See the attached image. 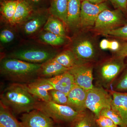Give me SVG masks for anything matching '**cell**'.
<instances>
[{
  "label": "cell",
  "mask_w": 127,
  "mask_h": 127,
  "mask_svg": "<svg viewBox=\"0 0 127 127\" xmlns=\"http://www.w3.org/2000/svg\"><path fill=\"white\" fill-rule=\"evenodd\" d=\"M0 103L13 114L28 112L35 109L37 99L29 92L25 84L12 83L0 94Z\"/></svg>",
  "instance_id": "6da1fadb"
},
{
  "label": "cell",
  "mask_w": 127,
  "mask_h": 127,
  "mask_svg": "<svg viewBox=\"0 0 127 127\" xmlns=\"http://www.w3.org/2000/svg\"><path fill=\"white\" fill-rule=\"evenodd\" d=\"M41 65L6 57L1 61L0 73L4 78L12 83L28 84L38 78Z\"/></svg>",
  "instance_id": "7a4b0ae2"
},
{
  "label": "cell",
  "mask_w": 127,
  "mask_h": 127,
  "mask_svg": "<svg viewBox=\"0 0 127 127\" xmlns=\"http://www.w3.org/2000/svg\"><path fill=\"white\" fill-rule=\"evenodd\" d=\"M125 58L113 57L97 64L94 73L96 86L110 90L115 80L126 68Z\"/></svg>",
  "instance_id": "3957f363"
},
{
  "label": "cell",
  "mask_w": 127,
  "mask_h": 127,
  "mask_svg": "<svg viewBox=\"0 0 127 127\" xmlns=\"http://www.w3.org/2000/svg\"><path fill=\"white\" fill-rule=\"evenodd\" d=\"M35 109H38L51 118L55 122L70 125L80 118L83 113H80L67 105L57 104L52 101H39Z\"/></svg>",
  "instance_id": "277c9868"
},
{
  "label": "cell",
  "mask_w": 127,
  "mask_h": 127,
  "mask_svg": "<svg viewBox=\"0 0 127 127\" xmlns=\"http://www.w3.org/2000/svg\"><path fill=\"white\" fill-rule=\"evenodd\" d=\"M112 99V95L107 90L95 85L87 91L86 107L97 118L102 109L111 108Z\"/></svg>",
  "instance_id": "5b68a950"
},
{
  "label": "cell",
  "mask_w": 127,
  "mask_h": 127,
  "mask_svg": "<svg viewBox=\"0 0 127 127\" xmlns=\"http://www.w3.org/2000/svg\"><path fill=\"white\" fill-rule=\"evenodd\" d=\"M58 53L56 51L40 47L20 48L10 53L6 57L34 64H42L53 59Z\"/></svg>",
  "instance_id": "8992f818"
},
{
  "label": "cell",
  "mask_w": 127,
  "mask_h": 127,
  "mask_svg": "<svg viewBox=\"0 0 127 127\" xmlns=\"http://www.w3.org/2000/svg\"><path fill=\"white\" fill-rule=\"evenodd\" d=\"M71 50L82 64L93 63L98 57L95 42L89 37L80 35L75 39Z\"/></svg>",
  "instance_id": "52a82bcc"
},
{
  "label": "cell",
  "mask_w": 127,
  "mask_h": 127,
  "mask_svg": "<svg viewBox=\"0 0 127 127\" xmlns=\"http://www.w3.org/2000/svg\"><path fill=\"white\" fill-rule=\"evenodd\" d=\"M122 11L118 9L114 10L106 9L98 16L94 28L100 34L114 30L127 24Z\"/></svg>",
  "instance_id": "ba28073f"
},
{
  "label": "cell",
  "mask_w": 127,
  "mask_h": 127,
  "mask_svg": "<svg viewBox=\"0 0 127 127\" xmlns=\"http://www.w3.org/2000/svg\"><path fill=\"white\" fill-rule=\"evenodd\" d=\"M108 9L106 2L94 4L87 0L83 1L81 4L80 27L87 28L93 26L99 14Z\"/></svg>",
  "instance_id": "9c48e42d"
},
{
  "label": "cell",
  "mask_w": 127,
  "mask_h": 127,
  "mask_svg": "<svg viewBox=\"0 0 127 127\" xmlns=\"http://www.w3.org/2000/svg\"><path fill=\"white\" fill-rule=\"evenodd\" d=\"M94 68L93 63L83 64L70 68L68 71L73 76L75 84L88 91L94 86Z\"/></svg>",
  "instance_id": "30bf717a"
},
{
  "label": "cell",
  "mask_w": 127,
  "mask_h": 127,
  "mask_svg": "<svg viewBox=\"0 0 127 127\" xmlns=\"http://www.w3.org/2000/svg\"><path fill=\"white\" fill-rule=\"evenodd\" d=\"M20 120L23 127H55L54 121L38 109L22 114Z\"/></svg>",
  "instance_id": "8fae6325"
},
{
  "label": "cell",
  "mask_w": 127,
  "mask_h": 127,
  "mask_svg": "<svg viewBox=\"0 0 127 127\" xmlns=\"http://www.w3.org/2000/svg\"><path fill=\"white\" fill-rule=\"evenodd\" d=\"M50 14L48 9L35 11L23 22L22 30L25 34L32 35L43 27Z\"/></svg>",
  "instance_id": "7c38bea8"
},
{
  "label": "cell",
  "mask_w": 127,
  "mask_h": 127,
  "mask_svg": "<svg viewBox=\"0 0 127 127\" xmlns=\"http://www.w3.org/2000/svg\"><path fill=\"white\" fill-rule=\"evenodd\" d=\"M31 94L40 101L44 102L51 101L49 91L54 89L45 78H37L33 82L25 84Z\"/></svg>",
  "instance_id": "4fadbf2b"
},
{
  "label": "cell",
  "mask_w": 127,
  "mask_h": 127,
  "mask_svg": "<svg viewBox=\"0 0 127 127\" xmlns=\"http://www.w3.org/2000/svg\"><path fill=\"white\" fill-rule=\"evenodd\" d=\"M87 95V91L75 84L67 94V106L80 113L85 112Z\"/></svg>",
  "instance_id": "5bb4252c"
},
{
  "label": "cell",
  "mask_w": 127,
  "mask_h": 127,
  "mask_svg": "<svg viewBox=\"0 0 127 127\" xmlns=\"http://www.w3.org/2000/svg\"><path fill=\"white\" fill-rule=\"evenodd\" d=\"M46 79L54 89L62 92L67 95L76 84L73 76L68 71L54 77Z\"/></svg>",
  "instance_id": "9a60e30c"
},
{
  "label": "cell",
  "mask_w": 127,
  "mask_h": 127,
  "mask_svg": "<svg viewBox=\"0 0 127 127\" xmlns=\"http://www.w3.org/2000/svg\"><path fill=\"white\" fill-rule=\"evenodd\" d=\"M112 96L111 109L118 114L127 127V93L107 90Z\"/></svg>",
  "instance_id": "2e32d148"
},
{
  "label": "cell",
  "mask_w": 127,
  "mask_h": 127,
  "mask_svg": "<svg viewBox=\"0 0 127 127\" xmlns=\"http://www.w3.org/2000/svg\"><path fill=\"white\" fill-rule=\"evenodd\" d=\"M69 70V68L63 66L52 59L41 64L37 73V77L50 78L64 73Z\"/></svg>",
  "instance_id": "e0dca14e"
},
{
  "label": "cell",
  "mask_w": 127,
  "mask_h": 127,
  "mask_svg": "<svg viewBox=\"0 0 127 127\" xmlns=\"http://www.w3.org/2000/svg\"><path fill=\"white\" fill-rule=\"evenodd\" d=\"M81 4L80 0H68L66 25L71 30L80 27Z\"/></svg>",
  "instance_id": "ac0fdd59"
},
{
  "label": "cell",
  "mask_w": 127,
  "mask_h": 127,
  "mask_svg": "<svg viewBox=\"0 0 127 127\" xmlns=\"http://www.w3.org/2000/svg\"><path fill=\"white\" fill-rule=\"evenodd\" d=\"M33 11L31 6L25 0H18L15 14L9 23L12 26L23 23Z\"/></svg>",
  "instance_id": "d6986e66"
},
{
  "label": "cell",
  "mask_w": 127,
  "mask_h": 127,
  "mask_svg": "<svg viewBox=\"0 0 127 127\" xmlns=\"http://www.w3.org/2000/svg\"><path fill=\"white\" fill-rule=\"evenodd\" d=\"M68 4V0H50L48 11L66 25Z\"/></svg>",
  "instance_id": "ffe728a7"
},
{
  "label": "cell",
  "mask_w": 127,
  "mask_h": 127,
  "mask_svg": "<svg viewBox=\"0 0 127 127\" xmlns=\"http://www.w3.org/2000/svg\"><path fill=\"white\" fill-rule=\"evenodd\" d=\"M56 61L68 68L83 64L78 60L71 50H66L58 53L53 58Z\"/></svg>",
  "instance_id": "44dd1931"
},
{
  "label": "cell",
  "mask_w": 127,
  "mask_h": 127,
  "mask_svg": "<svg viewBox=\"0 0 127 127\" xmlns=\"http://www.w3.org/2000/svg\"><path fill=\"white\" fill-rule=\"evenodd\" d=\"M43 30L62 36H66L63 22L55 16L50 15L43 27Z\"/></svg>",
  "instance_id": "7402d4cb"
},
{
  "label": "cell",
  "mask_w": 127,
  "mask_h": 127,
  "mask_svg": "<svg viewBox=\"0 0 127 127\" xmlns=\"http://www.w3.org/2000/svg\"><path fill=\"white\" fill-rule=\"evenodd\" d=\"M0 127H23L13 114L1 103L0 104Z\"/></svg>",
  "instance_id": "603a6c76"
},
{
  "label": "cell",
  "mask_w": 127,
  "mask_h": 127,
  "mask_svg": "<svg viewBox=\"0 0 127 127\" xmlns=\"http://www.w3.org/2000/svg\"><path fill=\"white\" fill-rule=\"evenodd\" d=\"M18 0H5L0 2V12L4 19L9 23L13 18Z\"/></svg>",
  "instance_id": "cb8c5ba5"
},
{
  "label": "cell",
  "mask_w": 127,
  "mask_h": 127,
  "mask_svg": "<svg viewBox=\"0 0 127 127\" xmlns=\"http://www.w3.org/2000/svg\"><path fill=\"white\" fill-rule=\"evenodd\" d=\"M39 39L44 43L53 46L62 45L66 42V36L59 35L44 31L39 35Z\"/></svg>",
  "instance_id": "d4e9b609"
},
{
  "label": "cell",
  "mask_w": 127,
  "mask_h": 127,
  "mask_svg": "<svg viewBox=\"0 0 127 127\" xmlns=\"http://www.w3.org/2000/svg\"><path fill=\"white\" fill-rule=\"evenodd\" d=\"M96 118L94 114L87 110L80 118L70 125V127H98Z\"/></svg>",
  "instance_id": "484cf974"
},
{
  "label": "cell",
  "mask_w": 127,
  "mask_h": 127,
  "mask_svg": "<svg viewBox=\"0 0 127 127\" xmlns=\"http://www.w3.org/2000/svg\"><path fill=\"white\" fill-rule=\"evenodd\" d=\"M110 90L119 92L127 93V68L121 73L112 85Z\"/></svg>",
  "instance_id": "4316f807"
},
{
  "label": "cell",
  "mask_w": 127,
  "mask_h": 127,
  "mask_svg": "<svg viewBox=\"0 0 127 127\" xmlns=\"http://www.w3.org/2000/svg\"><path fill=\"white\" fill-rule=\"evenodd\" d=\"M100 116H104L110 119L119 127H126L118 114L111 108L102 109L100 112Z\"/></svg>",
  "instance_id": "83f0119b"
},
{
  "label": "cell",
  "mask_w": 127,
  "mask_h": 127,
  "mask_svg": "<svg viewBox=\"0 0 127 127\" xmlns=\"http://www.w3.org/2000/svg\"><path fill=\"white\" fill-rule=\"evenodd\" d=\"M51 101L57 104L67 105V95L61 91L56 89L49 91Z\"/></svg>",
  "instance_id": "f1b7e54d"
},
{
  "label": "cell",
  "mask_w": 127,
  "mask_h": 127,
  "mask_svg": "<svg viewBox=\"0 0 127 127\" xmlns=\"http://www.w3.org/2000/svg\"><path fill=\"white\" fill-rule=\"evenodd\" d=\"M101 34L114 36L127 41V24L119 28L103 32Z\"/></svg>",
  "instance_id": "f546056e"
},
{
  "label": "cell",
  "mask_w": 127,
  "mask_h": 127,
  "mask_svg": "<svg viewBox=\"0 0 127 127\" xmlns=\"http://www.w3.org/2000/svg\"><path fill=\"white\" fill-rule=\"evenodd\" d=\"M29 3L34 11L48 9L50 6V0H25Z\"/></svg>",
  "instance_id": "4dcf8cb0"
},
{
  "label": "cell",
  "mask_w": 127,
  "mask_h": 127,
  "mask_svg": "<svg viewBox=\"0 0 127 127\" xmlns=\"http://www.w3.org/2000/svg\"><path fill=\"white\" fill-rule=\"evenodd\" d=\"M15 38L14 32L9 28H5L0 33V41L2 44H8L12 42Z\"/></svg>",
  "instance_id": "1f68e13d"
},
{
  "label": "cell",
  "mask_w": 127,
  "mask_h": 127,
  "mask_svg": "<svg viewBox=\"0 0 127 127\" xmlns=\"http://www.w3.org/2000/svg\"><path fill=\"white\" fill-rule=\"evenodd\" d=\"M96 121L98 127H119L112 120L104 116H98Z\"/></svg>",
  "instance_id": "d6a6232c"
},
{
  "label": "cell",
  "mask_w": 127,
  "mask_h": 127,
  "mask_svg": "<svg viewBox=\"0 0 127 127\" xmlns=\"http://www.w3.org/2000/svg\"><path fill=\"white\" fill-rule=\"evenodd\" d=\"M114 57L124 58L127 57V42H124L121 45L120 48L116 52Z\"/></svg>",
  "instance_id": "836d02e7"
},
{
  "label": "cell",
  "mask_w": 127,
  "mask_h": 127,
  "mask_svg": "<svg viewBox=\"0 0 127 127\" xmlns=\"http://www.w3.org/2000/svg\"><path fill=\"white\" fill-rule=\"evenodd\" d=\"M112 2L118 9L122 11H127V0H111Z\"/></svg>",
  "instance_id": "e575fe53"
},
{
  "label": "cell",
  "mask_w": 127,
  "mask_h": 127,
  "mask_svg": "<svg viewBox=\"0 0 127 127\" xmlns=\"http://www.w3.org/2000/svg\"><path fill=\"white\" fill-rule=\"evenodd\" d=\"M120 45H121L117 41H109L108 49L116 52L119 49Z\"/></svg>",
  "instance_id": "d590c367"
},
{
  "label": "cell",
  "mask_w": 127,
  "mask_h": 127,
  "mask_svg": "<svg viewBox=\"0 0 127 127\" xmlns=\"http://www.w3.org/2000/svg\"><path fill=\"white\" fill-rule=\"evenodd\" d=\"M109 41L106 39H103L101 41L100 43V48L102 50L108 49Z\"/></svg>",
  "instance_id": "8d00e7d4"
},
{
  "label": "cell",
  "mask_w": 127,
  "mask_h": 127,
  "mask_svg": "<svg viewBox=\"0 0 127 127\" xmlns=\"http://www.w3.org/2000/svg\"><path fill=\"white\" fill-rule=\"evenodd\" d=\"M88 1L94 4H99L105 2L106 0H87Z\"/></svg>",
  "instance_id": "74e56055"
},
{
  "label": "cell",
  "mask_w": 127,
  "mask_h": 127,
  "mask_svg": "<svg viewBox=\"0 0 127 127\" xmlns=\"http://www.w3.org/2000/svg\"><path fill=\"white\" fill-rule=\"evenodd\" d=\"M5 0H0V2H1V1H3Z\"/></svg>",
  "instance_id": "f35d334b"
},
{
  "label": "cell",
  "mask_w": 127,
  "mask_h": 127,
  "mask_svg": "<svg viewBox=\"0 0 127 127\" xmlns=\"http://www.w3.org/2000/svg\"><path fill=\"white\" fill-rule=\"evenodd\" d=\"M61 127V126H58V127Z\"/></svg>",
  "instance_id": "ab89813d"
},
{
  "label": "cell",
  "mask_w": 127,
  "mask_h": 127,
  "mask_svg": "<svg viewBox=\"0 0 127 127\" xmlns=\"http://www.w3.org/2000/svg\"><path fill=\"white\" fill-rule=\"evenodd\" d=\"M81 1H83L84 0H80Z\"/></svg>",
  "instance_id": "60d3db41"
},
{
  "label": "cell",
  "mask_w": 127,
  "mask_h": 127,
  "mask_svg": "<svg viewBox=\"0 0 127 127\" xmlns=\"http://www.w3.org/2000/svg\"></svg>",
  "instance_id": "b9f144b4"
}]
</instances>
